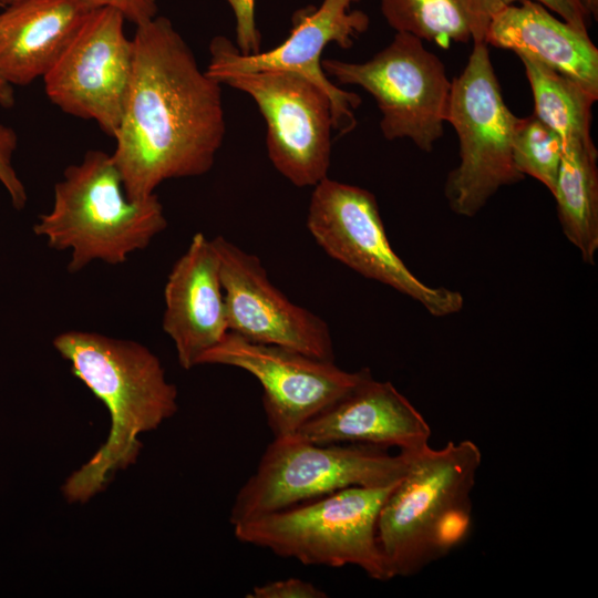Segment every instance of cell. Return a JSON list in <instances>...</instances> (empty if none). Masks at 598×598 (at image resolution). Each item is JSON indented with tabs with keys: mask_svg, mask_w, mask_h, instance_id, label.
<instances>
[{
	"mask_svg": "<svg viewBox=\"0 0 598 598\" xmlns=\"http://www.w3.org/2000/svg\"><path fill=\"white\" fill-rule=\"evenodd\" d=\"M123 115L112 153L126 195L144 199L165 181L206 174L226 131L220 83L202 71L165 17L136 25Z\"/></svg>",
	"mask_w": 598,
	"mask_h": 598,
	"instance_id": "cell-1",
	"label": "cell"
},
{
	"mask_svg": "<svg viewBox=\"0 0 598 598\" xmlns=\"http://www.w3.org/2000/svg\"><path fill=\"white\" fill-rule=\"evenodd\" d=\"M52 344L111 416L104 444L62 486L69 503H85L104 491L116 472L136 463L138 435L176 413L177 389L157 355L140 342L70 330L55 336Z\"/></svg>",
	"mask_w": 598,
	"mask_h": 598,
	"instance_id": "cell-2",
	"label": "cell"
},
{
	"mask_svg": "<svg viewBox=\"0 0 598 598\" xmlns=\"http://www.w3.org/2000/svg\"><path fill=\"white\" fill-rule=\"evenodd\" d=\"M481 464L482 452L471 440L410 453L409 468L385 498L377 523L392 578L421 573L467 538Z\"/></svg>",
	"mask_w": 598,
	"mask_h": 598,
	"instance_id": "cell-3",
	"label": "cell"
},
{
	"mask_svg": "<svg viewBox=\"0 0 598 598\" xmlns=\"http://www.w3.org/2000/svg\"><path fill=\"white\" fill-rule=\"evenodd\" d=\"M167 227L156 194L131 199L112 154L92 150L54 185L52 208L33 226L50 248L70 250L68 270L93 261L121 265Z\"/></svg>",
	"mask_w": 598,
	"mask_h": 598,
	"instance_id": "cell-4",
	"label": "cell"
},
{
	"mask_svg": "<svg viewBox=\"0 0 598 598\" xmlns=\"http://www.w3.org/2000/svg\"><path fill=\"white\" fill-rule=\"evenodd\" d=\"M395 484L340 489L236 524L234 534L244 544L303 565H352L372 579L389 580L392 576L378 542L377 523Z\"/></svg>",
	"mask_w": 598,
	"mask_h": 598,
	"instance_id": "cell-5",
	"label": "cell"
},
{
	"mask_svg": "<svg viewBox=\"0 0 598 598\" xmlns=\"http://www.w3.org/2000/svg\"><path fill=\"white\" fill-rule=\"evenodd\" d=\"M410 453L367 444H317L296 434L274 437L256 472L235 496L236 524L353 486L384 487L406 473Z\"/></svg>",
	"mask_w": 598,
	"mask_h": 598,
	"instance_id": "cell-6",
	"label": "cell"
},
{
	"mask_svg": "<svg viewBox=\"0 0 598 598\" xmlns=\"http://www.w3.org/2000/svg\"><path fill=\"white\" fill-rule=\"evenodd\" d=\"M519 117L506 105L488 45L474 43L463 71L452 80L446 122L458 140V164L445 181L453 213L473 217L505 186L525 178L513 161Z\"/></svg>",
	"mask_w": 598,
	"mask_h": 598,
	"instance_id": "cell-7",
	"label": "cell"
},
{
	"mask_svg": "<svg viewBox=\"0 0 598 598\" xmlns=\"http://www.w3.org/2000/svg\"><path fill=\"white\" fill-rule=\"evenodd\" d=\"M321 68L339 83L360 86L374 99L384 138H408L432 152L443 136L452 81L442 60L415 35L396 32L365 62L322 59Z\"/></svg>",
	"mask_w": 598,
	"mask_h": 598,
	"instance_id": "cell-8",
	"label": "cell"
},
{
	"mask_svg": "<svg viewBox=\"0 0 598 598\" xmlns=\"http://www.w3.org/2000/svg\"><path fill=\"white\" fill-rule=\"evenodd\" d=\"M313 187L307 227L331 258L410 297L434 317L462 310L461 292L423 282L393 250L371 192L328 177Z\"/></svg>",
	"mask_w": 598,
	"mask_h": 598,
	"instance_id": "cell-9",
	"label": "cell"
},
{
	"mask_svg": "<svg viewBox=\"0 0 598 598\" xmlns=\"http://www.w3.org/2000/svg\"><path fill=\"white\" fill-rule=\"evenodd\" d=\"M220 84L247 93L267 124V151L276 169L298 187L328 177L332 105L327 92L287 70H205Z\"/></svg>",
	"mask_w": 598,
	"mask_h": 598,
	"instance_id": "cell-10",
	"label": "cell"
},
{
	"mask_svg": "<svg viewBox=\"0 0 598 598\" xmlns=\"http://www.w3.org/2000/svg\"><path fill=\"white\" fill-rule=\"evenodd\" d=\"M199 364L229 365L255 377L274 437L296 434L372 374L369 369L347 371L332 360L254 342L230 331L202 355Z\"/></svg>",
	"mask_w": 598,
	"mask_h": 598,
	"instance_id": "cell-11",
	"label": "cell"
},
{
	"mask_svg": "<svg viewBox=\"0 0 598 598\" xmlns=\"http://www.w3.org/2000/svg\"><path fill=\"white\" fill-rule=\"evenodd\" d=\"M125 20L113 8L94 9L43 76L54 105L95 121L111 137L122 120L133 69L134 48L124 32Z\"/></svg>",
	"mask_w": 598,
	"mask_h": 598,
	"instance_id": "cell-12",
	"label": "cell"
},
{
	"mask_svg": "<svg viewBox=\"0 0 598 598\" xmlns=\"http://www.w3.org/2000/svg\"><path fill=\"white\" fill-rule=\"evenodd\" d=\"M359 0H323L316 7H306L292 18L289 37L278 47L244 55L227 38L218 35L209 43V63L206 70H287L300 73L323 89L331 100L333 128L340 134L355 126L353 111L361 99L333 84L321 68V55L329 43L350 49L353 40L367 31L370 20L360 10H350Z\"/></svg>",
	"mask_w": 598,
	"mask_h": 598,
	"instance_id": "cell-13",
	"label": "cell"
},
{
	"mask_svg": "<svg viewBox=\"0 0 598 598\" xmlns=\"http://www.w3.org/2000/svg\"><path fill=\"white\" fill-rule=\"evenodd\" d=\"M213 241L230 332L254 342L334 361L330 329L323 319L293 303L275 287L256 255L223 236Z\"/></svg>",
	"mask_w": 598,
	"mask_h": 598,
	"instance_id": "cell-14",
	"label": "cell"
},
{
	"mask_svg": "<svg viewBox=\"0 0 598 598\" xmlns=\"http://www.w3.org/2000/svg\"><path fill=\"white\" fill-rule=\"evenodd\" d=\"M164 303L163 330L174 342L179 365L189 370L229 331L219 258L213 239L203 233L193 236L173 265Z\"/></svg>",
	"mask_w": 598,
	"mask_h": 598,
	"instance_id": "cell-15",
	"label": "cell"
},
{
	"mask_svg": "<svg viewBox=\"0 0 598 598\" xmlns=\"http://www.w3.org/2000/svg\"><path fill=\"white\" fill-rule=\"evenodd\" d=\"M296 435L317 444H367L415 453L429 445L431 429L391 382L378 381L371 374Z\"/></svg>",
	"mask_w": 598,
	"mask_h": 598,
	"instance_id": "cell-16",
	"label": "cell"
},
{
	"mask_svg": "<svg viewBox=\"0 0 598 598\" xmlns=\"http://www.w3.org/2000/svg\"><path fill=\"white\" fill-rule=\"evenodd\" d=\"M487 45L533 59L598 96V49L588 35L543 4H504L485 35Z\"/></svg>",
	"mask_w": 598,
	"mask_h": 598,
	"instance_id": "cell-17",
	"label": "cell"
},
{
	"mask_svg": "<svg viewBox=\"0 0 598 598\" xmlns=\"http://www.w3.org/2000/svg\"><path fill=\"white\" fill-rule=\"evenodd\" d=\"M0 12V78L24 86L43 78L95 7L82 0H16Z\"/></svg>",
	"mask_w": 598,
	"mask_h": 598,
	"instance_id": "cell-18",
	"label": "cell"
},
{
	"mask_svg": "<svg viewBox=\"0 0 598 598\" xmlns=\"http://www.w3.org/2000/svg\"><path fill=\"white\" fill-rule=\"evenodd\" d=\"M502 0H380L386 23L395 32H406L422 41L448 45L485 43Z\"/></svg>",
	"mask_w": 598,
	"mask_h": 598,
	"instance_id": "cell-19",
	"label": "cell"
},
{
	"mask_svg": "<svg viewBox=\"0 0 598 598\" xmlns=\"http://www.w3.org/2000/svg\"><path fill=\"white\" fill-rule=\"evenodd\" d=\"M597 159L595 143L564 146L553 192L561 230L588 265L595 264L598 250Z\"/></svg>",
	"mask_w": 598,
	"mask_h": 598,
	"instance_id": "cell-20",
	"label": "cell"
},
{
	"mask_svg": "<svg viewBox=\"0 0 598 598\" xmlns=\"http://www.w3.org/2000/svg\"><path fill=\"white\" fill-rule=\"evenodd\" d=\"M518 58L533 94V114L561 138L564 146L594 143L592 106L598 96L533 59Z\"/></svg>",
	"mask_w": 598,
	"mask_h": 598,
	"instance_id": "cell-21",
	"label": "cell"
},
{
	"mask_svg": "<svg viewBox=\"0 0 598 598\" xmlns=\"http://www.w3.org/2000/svg\"><path fill=\"white\" fill-rule=\"evenodd\" d=\"M563 153L561 138L534 114L519 117L513 140V161L522 175L534 177L553 194Z\"/></svg>",
	"mask_w": 598,
	"mask_h": 598,
	"instance_id": "cell-22",
	"label": "cell"
},
{
	"mask_svg": "<svg viewBox=\"0 0 598 598\" xmlns=\"http://www.w3.org/2000/svg\"><path fill=\"white\" fill-rule=\"evenodd\" d=\"M17 145L18 136L14 130L0 123V183L8 192L14 208L22 209L27 203V192L12 163Z\"/></svg>",
	"mask_w": 598,
	"mask_h": 598,
	"instance_id": "cell-23",
	"label": "cell"
},
{
	"mask_svg": "<svg viewBox=\"0 0 598 598\" xmlns=\"http://www.w3.org/2000/svg\"><path fill=\"white\" fill-rule=\"evenodd\" d=\"M249 598H326L327 592L310 581L290 577L255 586Z\"/></svg>",
	"mask_w": 598,
	"mask_h": 598,
	"instance_id": "cell-24",
	"label": "cell"
},
{
	"mask_svg": "<svg viewBox=\"0 0 598 598\" xmlns=\"http://www.w3.org/2000/svg\"><path fill=\"white\" fill-rule=\"evenodd\" d=\"M237 18V48L244 55L259 53L260 35L255 27V0H227Z\"/></svg>",
	"mask_w": 598,
	"mask_h": 598,
	"instance_id": "cell-25",
	"label": "cell"
},
{
	"mask_svg": "<svg viewBox=\"0 0 598 598\" xmlns=\"http://www.w3.org/2000/svg\"><path fill=\"white\" fill-rule=\"evenodd\" d=\"M16 0H2V7ZM95 8L109 7L120 11L136 25L156 17V0H82Z\"/></svg>",
	"mask_w": 598,
	"mask_h": 598,
	"instance_id": "cell-26",
	"label": "cell"
},
{
	"mask_svg": "<svg viewBox=\"0 0 598 598\" xmlns=\"http://www.w3.org/2000/svg\"><path fill=\"white\" fill-rule=\"evenodd\" d=\"M504 4H512L522 0H502ZM546 7L554 14L567 23L588 31L590 17L582 7L581 0H533Z\"/></svg>",
	"mask_w": 598,
	"mask_h": 598,
	"instance_id": "cell-27",
	"label": "cell"
},
{
	"mask_svg": "<svg viewBox=\"0 0 598 598\" xmlns=\"http://www.w3.org/2000/svg\"><path fill=\"white\" fill-rule=\"evenodd\" d=\"M14 104L13 86L0 78V106L11 107Z\"/></svg>",
	"mask_w": 598,
	"mask_h": 598,
	"instance_id": "cell-28",
	"label": "cell"
},
{
	"mask_svg": "<svg viewBox=\"0 0 598 598\" xmlns=\"http://www.w3.org/2000/svg\"><path fill=\"white\" fill-rule=\"evenodd\" d=\"M582 7L590 17L597 20L598 17V0H581Z\"/></svg>",
	"mask_w": 598,
	"mask_h": 598,
	"instance_id": "cell-29",
	"label": "cell"
},
{
	"mask_svg": "<svg viewBox=\"0 0 598 598\" xmlns=\"http://www.w3.org/2000/svg\"><path fill=\"white\" fill-rule=\"evenodd\" d=\"M0 7H2V0H0Z\"/></svg>",
	"mask_w": 598,
	"mask_h": 598,
	"instance_id": "cell-30",
	"label": "cell"
}]
</instances>
